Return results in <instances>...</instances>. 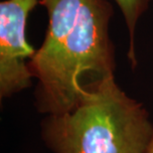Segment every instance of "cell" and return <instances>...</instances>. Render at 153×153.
Segmentation results:
<instances>
[{"label":"cell","instance_id":"obj_1","mask_svg":"<svg viewBox=\"0 0 153 153\" xmlns=\"http://www.w3.org/2000/svg\"><path fill=\"white\" fill-rule=\"evenodd\" d=\"M40 5L48 27L28 62L37 79L34 105L45 115L63 114L79 105L87 85L114 76V7L108 0H40Z\"/></svg>","mask_w":153,"mask_h":153},{"label":"cell","instance_id":"obj_2","mask_svg":"<svg viewBox=\"0 0 153 153\" xmlns=\"http://www.w3.org/2000/svg\"><path fill=\"white\" fill-rule=\"evenodd\" d=\"M152 135L147 109L121 90L115 76L88 85L74 109L46 115L41 123L52 153H146Z\"/></svg>","mask_w":153,"mask_h":153},{"label":"cell","instance_id":"obj_3","mask_svg":"<svg viewBox=\"0 0 153 153\" xmlns=\"http://www.w3.org/2000/svg\"><path fill=\"white\" fill-rule=\"evenodd\" d=\"M40 0L0 3V97L7 99L32 85L28 62L35 49L26 38L29 15Z\"/></svg>","mask_w":153,"mask_h":153},{"label":"cell","instance_id":"obj_4","mask_svg":"<svg viewBox=\"0 0 153 153\" xmlns=\"http://www.w3.org/2000/svg\"><path fill=\"white\" fill-rule=\"evenodd\" d=\"M120 9L124 23L127 27L129 35V47L127 57L132 66L135 68L137 65L135 54V32L139 19L147 10L152 0H114Z\"/></svg>","mask_w":153,"mask_h":153},{"label":"cell","instance_id":"obj_5","mask_svg":"<svg viewBox=\"0 0 153 153\" xmlns=\"http://www.w3.org/2000/svg\"><path fill=\"white\" fill-rule=\"evenodd\" d=\"M146 153H153V135H152L151 142L148 146V149H147V151H146Z\"/></svg>","mask_w":153,"mask_h":153}]
</instances>
